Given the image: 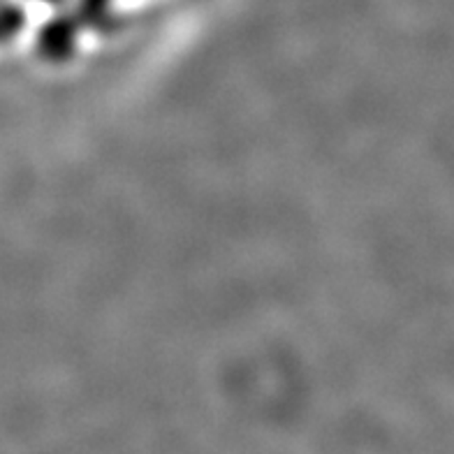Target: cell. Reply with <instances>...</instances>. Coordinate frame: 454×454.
Returning <instances> with one entry per match:
<instances>
[{
  "label": "cell",
  "instance_id": "obj_2",
  "mask_svg": "<svg viewBox=\"0 0 454 454\" xmlns=\"http://www.w3.org/2000/svg\"><path fill=\"white\" fill-rule=\"evenodd\" d=\"M77 19L79 24L100 30V33H109L116 26V17L112 12V0H79Z\"/></svg>",
  "mask_w": 454,
  "mask_h": 454
},
{
  "label": "cell",
  "instance_id": "obj_3",
  "mask_svg": "<svg viewBox=\"0 0 454 454\" xmlns=\"http://www.w3.org/2000/svg\"><path fill=\"white\" fill-rule=\"evenodd\" d=\"M26 24L24 10L14 3H0V43H7L21 33Z\"/></svg>",
  "mask_w": 454,
  "mask_h": 454
},
{
  "label": "cell",
  "instance_id": "obj_4",
  "mask_svg": "<svg viewBox=\"0 0 454 454\" xmlns=\"http://www.w3.org/2000/svg\"><path fill=\"white\" fill-rule=\"evenodd\" d=\"M43 3H60V0H43Z\"/></svg>",
  "mask_w": 454,
  "mask_h": 454
},
{
  "label": "cell",
  "instance_id": "obj_1",
  "mask_svg": "<svg viewBox=\"0 0 454 454\" xmlns=\"http://www.w3.org/2000/svg\"><path fill=\"white\" fill-rule=\"evenodd\" d=\"M79 19L77 14H59L49 24L43 26L37 35V51L40 56L51 63H63V60L74 56L79 35Z\"/></svg>",
  "mask_w": 454,
  "mask_h": 454
}]
</instances>
